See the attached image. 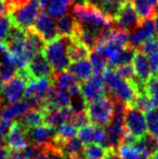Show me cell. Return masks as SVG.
<instances>
[{
	"label": "cell",
	"instance_id": "cell-46",
	"mask_svg": "<svg viewBox=\"0 0 158 159\" xmlns=\"http://www.w3.org/2000/svg\"><path fill=\"white\" fill-rule=\"evenodd\" d=\"M6 13H8V7L4 0H0V15H4Z\"/></svg>",
	"mask_w": 158,
	"mask_h": 159
},
{
	"label": "cell",
	"instance_id": "cell-41",
	"mask_svg": "<svg viewBox=\"0 0 158 159\" xmlns=\"http://www.w3.org/2000/svg\"><path fill=\"white\" fill-rule=\"evenodd\" d=\"M40 149H41L40 147L33 144V145H30V146H27L25 149H24L23 155L26 159H34L39 154Z\"/></svg>",
	"mask_w": 158,
	"mask_h": 159
},
{
	"label": "cell",
	"instance_id": "cell-1",
	"mask_svg": "<svg viewBox=\"0 0 158 159\" xmlns=\"http://www.w3.org/2000/svg\"><path fill=\"white\" fill-rule=\"evenodd\" d=\"M72 14L80 26L94 32L101 39L114 30V20L90 3L73 6Z\"/></svg>",
	"mask_w": 158,
	"mask_h": 159
},
{
	"label": "cell",
	"instance_id": "cell-17",
	"mask_svg": "<svg viewBox=\"0 0 158 159\" xmlns=\"http://www.w3.org/2000/svg\"><path fill=\"white\" fill-rule=\"evenodd\" d=\"M78 138L86 144H106V132L101 126L91 124L79 128Z\"/></svg>",
	"mask_w": 158,
	"mask_h": 159
},
{
	"label": "cell",
	"instance_id": "cell-36",
	"mask_svg": "<svg viewBox=\"0 0 158 159\" xmlns=\"http://www.w3.org/2000/svg\"><path fill=\"white\" fill-rule=\"evenodd\" d=\"M133 107L138 108L139 111L146 113V111L155 108L156 105H155V103L153 102V100L150 96L146 94L145 92H143V93H140V94L137 96L134 103H133Z\"/></svg>",
	"mask_w": 158,
	"mask_h": 159
},
{
	"label": "cell",
	"instance_id": "cell-33",
	"mask_svg": "<svg viewBox=\"0 0 158 159\" xmlns=\"http://www.w3.org/2000/svg\"><path fill=\"white\" fill-rule=\"evenodd\" d=\"M118 153L121 159H148L150 157L144 154L140 153L134 145L131 143H124V144L120 145Z\"/></svg>",
	"mask_w": 158,
	"mask_h": 159
},
{
	"label": "cell",
	"instance_id": "cell-21",
	"mask_svg": "<svg viewBox=\"0 0 158 159\" xmlns=\"http://www.w3.org/2000/svg\"><path fill=\"white\" fill-rule=\"evenodd\" d=\"M55 86L67 90L72 94V96L81 95L78 79L70 71L64 70L61 73H57L55 76Z\"/></svg>",
	"mask_w": 158,
	"mask_h": 159
},
{
	"label": "cell",
	"instance_id": "cell-3",
	"mask_svg": "<svg viewBox=\"0 0 158 159\" xmlns=\"http://www.w3.org/2000/svg\"><path fill=\"white\" fill-rule=\"evenodd\" d=\"M116 111V104L108 96L102 98L89 102L86 109V115L89 121L97 126H107L113 120Z\"/></svg>",
	"mask_w": 158,
	"mask_h": 159
},
{
	"label": "cell",
	"instance_id": "cell-6",
	"mask_svg": "<svg viewBox=\"0 0 158 159\" xmlns=\"http://www.w3.org/2000/svg\"><path fill=\"white\" fill-rule=\"evenodd\" d=\"M53 89V82L50 78H42V79H32L27 84L25 89L24 96L29 101L33 106L38 108H43L46 105L47 98Z\"/></svg>",
	"mask_w": 158,
	"mask_h": 159
},
{
	"label": "cell",
	"instance_id": "cell-40",
	"mask_svg": "<svg viewBox=\"0 0 158 159\" xmlns=\"http://www.w3.org/2000/svg\"><path fill=\"white\" fill-rule=\"evenodd\" d=\"M116 71L120 77L126 80H133L135 78V73L132 63L120 65V66L116 67Z\"/></svg>",
	"mask_w": 158,
	"mask_h": 159
},
{
	"label": "cell",
	"instance_id": "cell-32",
	"mask_svg": "<svg viewBox=\"0 0 158 159\" xmlns=\"http://www.w3.org/2000/svg\"><path fill=\"white\" fill-rule=\"evenodd\" d=\"M146 128L151 138L158 141V108H153L151 111H146Z\"/></svg>",
	"mask_w": 158,
	"mask_h": 159
},
{
	"label": "cell",
	"instance_id": "cell-5",
	"mask_svg": "<svg viewBox=\"0 0 158 159\" xmlns=\"http://www.w3.org/2000/svg\"><path fill=\"white\" fill-rule=\"evenodd\" d=\"M40 10L41 8L37 0H28L25 3L12 9L9 12V17L14 27L26 30L34 25Z\"/></svg>",
	"mask_w": 158,
	"mask_h": 159
},
{
	"label": "cell",
	"instance_id": "cell-29",
	"mask_svg": "<svg viewBox=\"0 0 158 159\" xmlns=\"http://www.w3.org/2000/svg\"><path fill=\"white\" fill-rule=\"evenodd\" d=\"M77 26V22L73 14H67L59 17L56 21V28L60 36H73Z\"/></svg>",
	"mask_w": 158,
	"mask_h": 159
},
{
	"label": "cell",
	"instance_id": "cell-15",
	"mask_svg": "<svg viewBox=\"0 0 158 159\" xmlns=\"http://www.w3.org/2000/svg\"><path fill=\"white\" fill-rule=\"evenodd\" d=\"M155 33V24L153 19L142 20L137 28L133 32L129 34V44L133 48L140 47L146 42L147 40L154 37Z\"/></svg>",
	"mask_w": 158,
	"mask_h": 159
},
{
	"label": "cell",
	"instance_id": "cell-51",
	"mask_svg": "<svg viewBox=\"0 0 158 159\" xmlns=\"http://www.w3.org/2000/svg\"><path fill=\"white\" fill-rule=\"evenodd\" d=\"M78 159H82V158H78Z\"/></svg>",
	"mask_w": 158,
	"mask_h": 159
},
{
	"label": "cell",
	"instance_id": "cell-10",
	"mask_svg": "<svg viewBox=\"0 0 158 159\" xmlns=\"http://www.w3.org/2000/svg\"><path fill=\"white\" fill-rule=\"evenodd\" d=\"M114 21L118 30L131 33L139 26L142 20L140 19L133 4L129 0V1H126L121 4L116 16L114 17Z\"/></svg>",
	"mask_w": 158,
	"mask_h": 159
},
{
	"label": "cell",
	"instance_id": "cell-23",
	"mask_svg": "<svg viewBox=\"0 0 158 159\" xmlns=\"http://www.w3.org/2000/svg\"><path fill=\"white\" fill-rule=\"evenodd\" d=\"M134 54H135L134 48L131 47L130 44H128V46L124 47V48L119 49L118 51H116L113 55H111L107 59V63L111 67H118L120 65L132 63Z\"/></svg>",
	"mask_w": 158,
	"mask_h": 159
},
{
	"label": "cell",
	"instance_id": "cell-18",
	"mask_svg": "<svg viewBox=\"0 0 158 159\" xmlns=\"http://www.w3.org/2000/svg\"><path fill=\"white\" fill-rule=\"evenodd\" d=\"M54 146L61 152V154L67 159H78L84 153V143L81 140L76 138L70 139L65 141H59L55 139Z\"/></svg>",
	"mask_w": 158,
	"mask_h": 159
},
{
	"label": "cell",
	"instance_id": "cell-44",
	"mask_svg": "<svg viewBox=\"0 0 158 159\" xmlns=\"http://www.w3.org/2000/svg\"><path fill=\"white\" fill-rule=\"evenodd\" d=\"M104 159H121L119 153H117V151L115 148H110L106 153Z\"/></svg>",
	"mask_w": 158,
	"mask_h": 159
},
{
	"label": "cell",
	"instance_id": "cell-27",
	"mask_svg": "<svg viewBox=\"0 0 158 159\" xmlns=\"http://www.w3.org/2000/svg\"><path fill=\"white\" fill-rule=\"evenodd\" d=\"M44 122V113L41 108L38 107H33L30 108L25 115L23 116V120L21 124L26 130L33 129L41 126Z\"/></svg>",
	"mask_w": 158,
	"mask_h": 159
},
{
	"label": "cell",
	"instance_id": "cell-13",
	"mask_svg": "<svg viewBox=\"0 0 158 159\" xmlns=\"http://www.w3.org/2000/svg\"><path fill=\"white\" fill-rule=\"evenodd\" d=\"M30 28L38 34L46 42L51 41L59 36L56 22L52 19L51 15L46 14V13H39L37 19L35 20L34 25Z\"/></svg>",
	"mask_w": 158,
	"mask_h": 159
},
{
	"label": "cell",
	"instance_id": "cell-25",
	"mask_svg": "<svg viewBox=\"0 0 158 159\" xmlns=\"http://www.w3.org/2000/svg\"><path fill=\"white\" fill-rule=\"evenodd\" d=\"M70 71L77 79L81 80V81L89 79L93 74L92 65H91L90 60L88 59H82L72 62L70 65Z\"/></svg>",
	"mask_w": 158,
	"mask_h": 159
},
{
	"label": "cell",
	"instance_id": "cell-19",
	"mask_svg": "<svg viewBox=\"0 0 158 159\" xmlns=\"http://www.w3.org/2000/svg\"><path fill=\"white\" fill-rule=\"evenodd\" d=\"M17 66L13 55L3 42H0V74L2 81L11 79L16 75Z\"/></svg>",
	"mask_w": 158,
	"mask_h": 159
},
{
	"label": "cell",
	"instance_id": "cell-49",
	"mask_svg": "<svg viewBox=\"0 0 158 159\" xmlns=\"http://www.w3.org/2000/svg\"><path fill=\"white\" fill-rule=\"evenodd\" d=\"M152 159H158V148L152 154Z\"/></svg>",
	"mask_w": 158,
	"mask_h": 159
},
{
	"label": "cell",
	"instance_id": "cell-50",
	"mask_svg": "<svg viewBox=\"0 0 158 159\" xmlns=\"http://www.w3.org/2000/svg\"><path fill=\"white\" fill-rule=\"evenodd\" d=\"M1 82H2V78H1V74H0V86H1Z\"/></svg>",
	"mask_w": 158,
	"mask_h": 159
},
{
	"label": "cell",
	"instance_id": "cell-24",
	"mask_svg": "<svg viewBox=\"0 0 158 159\" xmlns=\"http://www.w3.org/2000/svg\"><path fill=\"white\" fill-rule=\"evenodd\" d=\"M132 4L141 20L152 19L156 14L158 0H132Z\"/></svg>",
	"mask_w": 158,
	"mask_h": 159
},
{
	"label": "cell",
	"instance_id": "cell-20",
	"mask_svg": "<svg viewBox=\"0 0 158 159\" xmlns=\"http://www.w3.org/2000/svg\"><path fill=\"white\" fill-rule=\"evenodd\" d=\"M33 104L27 100L17 101L15 103L4 106L0 111V117L8 122H11L12 120L16 119L19 117H23L30 108H33Z\"/></svg>",
	"mask_w": 158,
	"mask_h": 159
},
{
	"label": "cell",
	"instance_id": "cell-42",
	"mask_svg": "<svg viewBox=\"0 0 158 159\" xmlns=\"http://www.w3.org/2000/svg\"><path fill=\"white\" fill-rule=\"evenodd\" d=\"M10 125H11V122L6 121V120H3L1 117H0V145L2 144L3 140H6L7 132H8Z\"/></svg>",
	"mask_w": 158,
	"mask_h": 159
},
{
	"label": "cell",
	"instance_id": "cell-34",
	"mask_svg": "<svg viewBox=\"0 0 158 159\" xmlns=\"http://www.w3.org/2000/svg\"><path fill=\"white\" fill-rule=\"evenodd\" d=\"M107 149L102 144H88L84 148V159H104Z\"/></svg>",
	"mask_w": 158,
	"mask_h": 159
},
{
	"label": "cell",
	"instance_id": "cell-9",
	"mask_svg": "<svg viewBox=\"0 0 158 159\" xmlns=\"http://www.w3.org/2000/svg\"><path fill=\"white\" fill-rule=\"evenodd\" d=\"M20 75H22L27 80L32 79H42V78H50L53 76V68L51 65L48 63L43 54L38 53L36 54L30 62L28 63L27 67L23 70H19Z\"/></svg>",
	"mask_w": 158,
	"mask_h": 159
},
{
	"label": "cell",
	"instance_id": "cell-43",
	"mask_svg": "<svg viewBox=\"0 0 158 159\" xmlns=\"http://www.w3.org/2000/svg\"><path fill=\"white\" fill-rule=\"evenodd\" d=\"M26 1H28V0H4L7 7H8V13L10 12L12 9L16 8V7L21 6V4H23V3H25Z\"/></svg>",
	"mask_w": 158,
	"mask_h": 159
},
{
	"label": "cell",
	"instance_id": "cell-14",
	"mask_svg": "<svg viewBox=\"0 0 158 159\" xmlns=\"http://www.w3.org/2000/svg\"><path fill=\"white\" fill-rule=\"evenodd\" d=\"M105 84L101 75H93L80 86L81 95L86 102H92L105 94Z\"/></svg>",
	"mask_w": 158,
	"mask_h": 159
},
{
	"label": "cell",
	"instance_id": "cell-16",
	"mask_svg": "<svg viewBox=\"0 0 158 159\" xmlns=\"http://www.w3.org/2000/svg\"><path fill=\"white\" fill-rule=\"evenodd\" d=\"M42 111L44 113V121L52 127H59L62 124L73 121L74 113L70 107L57 108L53 106H46Z\"/></svg>",
	"mask_w": 158,
	"mask_h": 159
},
{
	"label": "cell",
	"instance_id": "cell-28",
	"mask_svg": "<svg viewBox=\"0 0 158 159\" xmlns=\"http://www.w3.org/2000/svg\"><path fill=\"white\" fill-rule=\"evenodd\" d=\"M72 4V0H47L46 9L49 15L59 19L68 12Z\"/></svg>",
	"mask_w": 158,
	"mask_h": 159
},
{
	"label": "cell",
	"instance_id": "cell-7",
	"mask_svg": "<svg viewBox=\"0 0 158 159\" xmlns=\"http://www.w3.org/2000/svg\"><path fill=\"white\" fill-rule=\"evenodd\" d=\"M126 106L121 103H117L116 111L113 120L107 125L106 129V144L110 148H117L126 138V130L124 126V114Z\"/></svg>",
	"mask_w": 158,
	"mask_h": 159
},
{
	"label": "cell",
	"instance_id": "cell-31",
	"mask_svg": "<svg viewBox=\"0 0 158 159\" xmlns=\"http://www.w3.org/2000/svg\"><path fill=\"white\" fill-rule=\"evenodd\" d=\"M78 127L73 122L62 124L56 129V140L65 141L78 136Z\"/></svg>",
	"mask_w": 158,
	"mask_h": 159
},
{
	"label": "cell",
	"instance_id": "cell-48",
	"mask_svg": "<svg viewBox=\"0 0 158 159\" xmlns=\"http://www.w3.org/2000/svg\"><path fill=\"white\" fill-rule=\"evenodd\" d=\"M154 24H155V30H156V34L158 35V7H157V10H156V14L154 16Z\"/></svg>",
	"mask_w": 158,
	"mask_h": 159
},
{
	"label": "cell",
	"instance_id": "cell-11",
	"mask_svg": "<svg viewBox=\"0 0 158 159\" xmlns=\"http://www.w3.org/2000/svg\"><path fill=\"white\" fill-rule=\"evenodd\" d=\"M6 143L11 152H23L28 146L27 130L19 121L10 125L6 135Z\"/></svg>",
	"mask_w": 158,
	"mask_h": 159
},
{
	"label": "cell",
	"instance_id": "cell-37",
	"mask_svg": "<svg viewBox=\"0 0 158 159\" xmlns=\"http://www.w3.org/2000/svg\"><path fill=\"white\" fill-rule=\"evenodd\" d=\"M34 159H67V158L64 157L61 154V152L53 144L40 149L39 154Z\"/></svg>",
	"mask_w": 158,
	"mask_h": 159
},
{
	"label": "cell",
	"instance_id": "cell-47",
	"mask_svg": "<svg viewBox=\"0 0 158 159\" xmlns=\"http://www.w3.org/2000/svg\"><path fill=\"white\" fill-rule=\"evenodd\" d=\"M7 155H8V153H7L6 148L2 147V145H0V159H6Z\"/></svg>",
	"mask_w": 158,
	"mask_h": 159
},
{
	"label": "cell",
	"instance_id": "cell-26",
	"mask_svg": "<svg viewBox=\"0 0 158 159\" xmlns=\"http://www.w3.org/2000/svg\"><path fill=\"white\" fill-rule=\"evenodd\" d=\"M87 1H88V3L99 8L106 15H108L114 20L121 4L126 1H129V0H87Z\"/></svg>",
	"mask_w": 158,
	"mask_h": 159
},
{
	"label": "cell",
	"instance_id": "cell-35",
	"mask_svg": "<svg viewBox=\"0 0 158 159\" xmlns=\"http://www.w3.org/2000/svg\"><path fill=\"white\" fill-rule=\"evenodd\" d=\"M90 62L92 65L93 74L94 75H101L105 71V69L107 68V60L103 57L102 54L97 53V51L91 52L90 54Z\"/></svg>",
	"mask_w": 158,
	"mask_h": 159
},
{
	"label": "cell",
	"instance_id": "cell-45",
	"mask_svg": "<svg viewBox=\"0 0 158 159\" xmlns=\"http://www.w3.org/2000/svg\"><path fill=\"white\" fill-rule=\"evenodd\" d=\"M6 159H26L24 157L23 154L19 153V152H9L8 155H7Z\"/></svg>",
	"mask_w": 158,
	"mask_h": 159
},
{
	"label": "cell",
	"instance_id": "cell-30",
	"mask_svg": "<svg viewBox=\"0 0 158 159\" xmlns=\"http://www.w3.org/2000/svg\"><path fill=\"white\" fill-rule=\"evenodd\" d=\"M91 50L89 48H87L86 46H84L82 43H80L79 41H77L74 37H72V41L70 44V61H78V60L82 59H88V57H90Z\"/></svg>",
	"mask_w": 158,
	"mask_h": 159
},
{
	"label": "cell",
	"instance_id": "cell-12",
	"mask_svg": "<svg viewBox=\"0 0 158 159\" xmlns=\"http://www.w3.org/2000/svg\"><path fill=\"white\" fill-rule=\"evenodd\" d=\"M28 140L36 146L43 148L49 145H53L56 139V129L50 125H41L39 127L27 130Z\"/></svg>",
	"mask_w": 158,
	"mask_h": 159
},
{
	"label": "cell",
	"instance_id": "cell-4",
	"mask_svg": "<svg viewBox=\"0 0 158 159\" xmlns=\"http://www.w3.org/2000/svg\"><path fill=\"white\" fill-rule=\"evenodd\" d=\"M124 126L126 130L124 143H131L134 140L146 135V119L143 111L133 106H127L124 114Z\"/></svg>",
	"mask_w": 158,
	"mask_h": 159
},
{
	"label": "cell",
	"instance_id": "cell-2",
	"mask_svg": "<svg viewBox=\"0 0 158 159\" xmlns=\"http://www.w3.org/2000/svg\"><path fill=\"white\" fill-rule=\"evenodd\" d=\"M72 36H57L44 46L43 57L55 73H61L70 68L72 63L70 57V44Z\"/></svg>",
	"mask_w": 158,
	"mask_h": 159
},
{
	"label": "cell",
	"instance_id": "cell-8",
	"mask_svg": "<svg viewBox=\"0 0 158 159\" xmlns=\"http://www.w3.org/2000/svg\"><path fill=\"white\" fill-rule=\"evenodd\" d=\"M26 81L27 79L20 74L4 81L0 86V98L9 104L20 101L25 93V89L27 86Z\"/></svg>",
	"mask_w": 158,
	"mask_h": 159
},
{
	"label": "cell",
	"instance_id": "cell-22",
	"mask_svg": "<svg viewBox=\"0 0 158 159\" xmlns=\"http://www.w3.org/2000/svg\"><path fill=\"white\" fill-rule=\"evenodd\" d=\"M132 65L133 68H134L135 78L145 84L148 80V78L151 77V75H152L147 57L142 51L135 50L134 57L132 60Z\"/></svg>",
	"mask_w": 158,
	"mask_h": 159
},
{
	"label": "cell",
	"instance_id": "cell-38",
	"mask_svg": "<svg viewBox=\"0 0 158 159\" xmlns=\"http://www.w3.org/2000/svg\"><path fill=\"white\" fill-rule=\"evenodd\" d=\"M145 93L150 96L155 103V105L158 106V77L152 76L148 78V80L145 82V88H144Z\"/></svg>",
	"mask_w": 158,
	"mask_h": 159
},
{
	"label": "cell",
	"instance_id": "cell-39",
	"mask_svg": "<svg viewBox=\"0 0 158 159\" xmlns=\"http://www.w3.org/2000/svg\"><path fill=\"white\" fill-rule=\"evenodd\" d=\"M13 25L11 23V20L6 15H0V42H3L10 35Z\"/></svg>",
	"mask_w": 158,
	"mask_h": 159
}]
</instances>
